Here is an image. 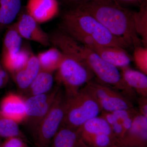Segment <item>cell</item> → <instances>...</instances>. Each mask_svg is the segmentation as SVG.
Wrapping results in <instances>:
<instances>
[{"label":"cell","mask_w":147,"mask_h":147,"mask_svg":"<svg viewBox=\"0 0 147 147\" xmlns=\"http://www.w3.org/2000/svg\"><path fill=\"white\" fill-rule=\"evenodd\" d=\"M112 113L122 125L123 129V136L126 131L131 127L135 117L139 112L137 109L133 108L129 109L117 110Z\"/></svg>","instance_id":"cell-25"},{"label":"cell","mask_w":147,"mask_h":147,"mask_svg":"<svg viewBox=\"0 0 147 147\" xmlns=\"http://www.w3.org/2000/svg\"><path fill=\"white\" fill-rule=\"evenodd\" d=\"M61 28V31L74 39L80 36L89 37L100 45L125 49L130 48L93 16L79 7L69 9L64 13Z\"/></svg>","instance_id":"cell-3"},{"label":"cell","mask_w":147,"mask_h":147,"mask_svg":"<svg viewBox=\"0 0 147 147\" xmlns=\"http://www.w3.org/2000/svg\"><path fill=\"white\" fill-rule=\"evenodd\" d=\"M58 0H28L26 11L40 24L57 16L59 12Z\"/></svg>","instance_id":"cell-12"},{"label":"cell","mask_w":147,"mask_h":147,"mask_svg":"<svg viewBox=\"0 0 147 147\" xmlns=\"http://www.w3.org/2000/svg\"><path fill=\"white\" fill-rule=\"evenodd\" d=\"M0 147H3L2 146V144H0Z\"/></svg>","instance_id":"cell-34"},{"label":"cell","mask_w":147,"mask_h":147,"mask_svg":"<svg viewBox=\"0 0 147 147\" xmlns=\"http://www.w3.org/2000/svg\"><path fill=\"white\" fill-rule=\"evenodd\" d=\"M50 42L64 55L55 79L63 87L66 96L71 97L93 80L94 75L82 58L79 42L61 31L53 33Z\"/></svg>","instance_id":"cell-1"},{"label":"cell","mask_w":147,"mask_h":147,"mask_svg":"<svg viewBox=\"0 0 147 147\" xmlns=\"http://www.w3.org/2000/svg\"><path fill=\"white\" fill-rule=\"evenodd\" d=\"M1 137H0V144H2L1 141Z\"/></svg>","instance_id":"cell-33"},{"label":"cell","mask_w":147,"mask_h":147,"mask_svg":"<svg viewBox=\"0 0 147 147\" xmlns=\"http://www.w3.org/2000/svg\"><path fill=\"white\" fill-rule=\"evenodd\" d=\"M108 147H119L117 145H113V146H111Z\"/></svg>","instance_id":"cell-32"},{"label":"cell","mask_w":147,"mask_h":147,"mask_svg":"<svg viewBox=\"0 0 147 147\" xmlns=\"http://www.w3.org/2000/svg\"><path fill=\"white\" fill-rule=\"evenodd\" d=\"M85 86L95 98L102 111L113 112L134 108L132 101L126 96L96 79Z\"/></svg>","instance_id":"cell-8"},{"label":"cell","mask_w":147,"mask_h":147,"mask_svg":"<svg viewBox=\"0 0 147 147\" xmlns=\"http://www.w3.org/2000/svg\"><path fill=\"white\" fill-rule=\"evenodd\" d=\"M8 75L6 71L0 64V88L3 86L8 81Z\"/></svg>","instance_id":"cell-31"},{"label":"cell","mask_w":147,"mask_h":147,"mask_svg":"<svg viewBox=\"0 0 147 147\" xmlns=\"http://www.w3.org/2000/svg\"><path fill=\"white\" fill-rule=\"evenodd\" d=\"M69 9L76 8L88 2L91 0H60Z\"/></svg>","instance_id":"cell-29"},{"label":"cell","mask_w":147,"mask_h":147,"mask_svg":"<svg viewBox=\"0 0 147 147\" xmlns=\"http://www.w3.org/2000/svg\"><path fill=\"white\" fill-rule=\"evenodd\" d=\"M122 6L125 7L126 6H138L140 7L147 0H115Z\"/></svg>","instance_id":"cell-30"},{"label":"cell","mask_w":147,"mask_h":147,"mask_svg":"<svg viewBox=\"0 0 147 147\" xmlns=\"http://www.w3.org/2000/svg\"><path fill=\"white\" fill-rule=\"evenodd\" d=\"M139 113L147 117V97L139 96L137 99Z\"/></svg>","instance_id":"cell-28"},{"label":"cell","mask_w":147,"mask_h":147,"mask_svg":"<svg viewBox=\"0 0 147 147\" xmlns=\"http://www.w3.org/2000/svg\"><path fill=\"white\" fill-rule=\"evenodd\" d=\"M67 97L60 88L49 112L41 122L34 140L37 147H48L60 128L65 114Z\"/></svg>","instance_id":"cell-6"},{"label":"cell","mask_w":147,"mask_h":147,"mask_svg":"<svg viewBox=\"0 0 147 147\" xmlns=\"http://www.w3.org/2000/svg\"><path fill=\"white\" fill-rule=\"evenodd\" d=\"M74 40L88 47L104 60L117 68L129 66L133 60L123 48L100 45L89 37L80 36Z\"/></svg>","instance_id":"cell-9"},{"label":"cell","mask_w":147,"mask_h":147,"mask_svg":"<svg viewBox=\"0 0 147 147\" xmlns=\"http://www.w3.org/2000/svg\"><path fill=\"white\" fill-rule=\"evenodd\" d=\"M134 28L142 41V45L147 47V1L139 7L138 11L133 12Z\"/></svg>","instance_id":"cell-22"},{"label":"cell","mask_w":147,"mask_h":147,"mask_svg":"<svg viewBox=\"0 0 147 147\" xmlns=\"http://www.w3.org/2000/svg\"><path fill=\"white\" fill-rule=\"evenodd\" d=\"M7 28L3 40L2 61L17 55L22 48V38L17 31L15 24Z\"/></svg>","instance_id":"cell-17"},{"label":"cell","mask_w":147,"mask_h":147,"mask_svg":"<svg viewBox=\"0 0 147 147\" xmlns=\"http://www.w3.org/2000/svg\"><path fill=\"white\" fill-rule=\"evenodd\" d=\"M21 9V0H0V30L10 25Z\"/></svg>","instance_id":"cell-21"},{"label":"cell","mask_w":147,"mask_h":147,"mask_svg":"<svg viewBox=\"0 0 147 147\" xmlns=\"http://www.w3.org/2000/svg\"><path fill=\"white\" fill-rule=\"evenodd\" d=\"M102 111L95 98L84 86L74 95L67 97L65 114L61 127L77 129L90 119L99 116Z\"/></svg>","instance_id":"cell-4"},{"label":"cell","mask_w":147,"mask_h":147,"mask_svg":"<svg viewBox=\"0 0 147 147\" xmlns=\"http://www.w3.org/2000/svg\"><path fill=\"white\" fill-rule=\"evenodd\" d=\"M77 130L81 136L105 134L115 138L110 124L100 116L90 119L78 128Z\"/></svg>","instance_id":"cell-18"},{"label":"cell","mask_w":147,"mask_h":147,"mask_svg":"<svg viewBox=\"0 0 147 147\" xmlns=\"http://www.w3.org/2000/svg\"><path fill=\"white\" fill-rule=\"evenodd\" d=\"M117 145L119 147H147V117L138 113L131 127Z\"/></svg>","instance_id":"cell-11"},{"label":"cell","mask_w":147,"mask_h":147,"mask_svg":"<svg viewBox=\"0 0 147 147\" xmlns=\"http://www.w3.org/2000/svg\"><path fill=\"white\" fill-rule=\"evenodd\" d=\"M3 147H30L24 139L19 137H11L6 138L2 143Z\"/></svg>","instance_id":"cell-27"},{"label":"cell","mask_w":147,"mask_h":147,"mask_svg":"<svg viewBox=\"0 0 147 147\" xmlns=\"http://www.w3.org/2000/svg\"><path fill=\"white\" fill-rule=\"evenodd\" d=\"M53 74L40 69L28 88L24 92L26 93L27 98L44 94L52 90L54 83Z\"/></svg>","instance_id":"cell-20"},{"label":"cell","mask_w":147,"mask_h":147,"mask_svg":"<svg viewBox=\"0 0 147 147\" xmlns=\"http://www.w3.org/2000/svg\"><path fill=\"white\" fill-rule=\"evenodd\" d=\"M40 70L53 73L57 71L62 62L64 55L57 47H51L36 55Z\"/></svg>","instance_id":"cell-19"},{"label":"cell","mask_w":147,"mask_h":147,"mask_svg":"<svg viewBox=\"0 0 147 147\" xmlns=\"http://www.w3.org/2000/svg\"><path fill=\"white\" fill-rule=\"evenodd\" d=\"M48 147H89L86 144L77 129L61 126Z\"/></svg>","instance_id":"cell-15"},{"label":"cell","mask_w":147,"mask_h":147,"mask_svg":"<svg viewBox=\"0 0 147 147\" xmlns=\"http://www.w3.org/2000/svg\"><path fill=\"white\" fill-rule=\"evenodd\" d=\"M0 110L7 117L18 124L22 123L26 117V99L20 95L9 93L2 99Z\"/></svg>","instance_id":"cell-13"},{"label":"cell","mask_w":147,"mask_h":147,"mask_svg":"<svg viewBox=\"0 0 147 147\" xmlns=\"http://www.w3.org/2000/svg\"><path fill=\"white\" fill-rule=\"evenodd\" d=\"M18 16V20L14 24L22 38L37 42L44 47L50 45V36L26 9L21 11Z\"/></svg>","instance_id":"cell-10"},{"label":"cell","mask_w":147,"mask_h":147,"mask_svg":"<svg viewBox=\"0 0 147 147\" xmlns=\"http://www.w3.org/2000/svg\"><path fill=\"white\" fill-rule=\"evenodd\" d=\"M121 73L124 82L129 88L139 96L147 97L146 74L129 66L121 68Z\"/></svg>","instance_id":"cell-16"},{"label":"cell","mask_w":147,"mask_h":147,"mask_svg":"<svg viewBox=\"0 0 147 147\" xmlns=\"http://www.w3.org/2000/svg\"><path fill=\"white\" fill-rule=\"evenodd\" d=\"M80 52L82 58L93 73L96 80L121 92L132 100L135 92L124 82L119 68L100 57L88 47L80 43Z\"/></svg>","instance_id":"cell-5"},{"label":"cell","mask_w":147,"mask_h":147,"mask_svg":"<svg viewBox=\"0 0 147 147\" xmlns=\"http://www.w3.org/2000/svg\"><path fill=\"white\" fill-rule=\"evenodd\" d=\"M134 49L133 60L139 71L147 75V47L140 45Z\"/></svg>","instance_id":"cell-26"},{"label":"cell","mask_w":147,"mask_h":147,"mask_svg":"<svg viewBox=\"0 0 147 147\" xmlns=\"http://www.w3.org/2000/svg\"><path fill=\"white\" fill-rule=\"evenodd\" d=\"M0 137L6 139L19 137L24 139V135L19 129L18 124L5 117L0 110Z\"/></svg>","instance_id":"cell-24"},{"label":"cell","mask_w":147,"mask_h":147,"mask_svg":"<svg viewBox=\"0 0 147 147\" xmlns=\"http://www.w3.org/2000/svg\"><path fill=\"white\" fill-rule=\"evenodd\" d=\"M100 22L115 36L130 48L142 45L133 23V12L115 0H91L79 7Z\"/></svg>","instance_id":"cell-2"},{"label":"cell","mask_w":147,"mask_h":147,"mask_svg":"<svg viewBox=\"0 0 147 147\" xmlns=\"http://www.w3.org/2000/svg\"><path fill=\"white\" fill-rule=\"evenodd\" d=\"M40 71V67L36 55L32 53L26 65L12 76L19 89L25 92Z\"/></svg>","instance_id":"cell-14"},{"label":"cell","mask_w":147,"mask_h":147,"mask_svg":"<svg viewBox=\"0 0 147 147\" xmlns=\"http://www.w3.org/2000/svg\"><path fill=\"white\" fill-rule=\"evenodd\" d=\"M60 88L59 86H57L46 93L25 98L26 115L23 123L34 140L38 127L49 112Z\"/></svg>","instance_id":"cell-7"},{"label":"cell","mask_w":147,"mask_h":147,"mask_svg":"<svg viewBox=\"0 0 147 147\" xmlns=\"http://www.w3.org/2000/svg\"><path fill=\"white\" fill-rule=\"evenodd\" d=\"M32 53L27 49L22 48L17 55L2 61L3 67L6 71L13 75L26 65Z\"/></svg>","instance_id":"cell-23"}]
</instances>
